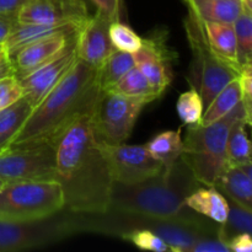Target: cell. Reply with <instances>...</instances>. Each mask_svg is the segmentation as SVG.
Returning a JSON list of instances; mask_svg holds the SVG:
<instances>
[{
    "mask_svg": "<svg viewBox=\"0 0 252 252\" xmlns=\"http://www.w3.org/2000/svg\"><path fill=\"white\" fill-rule=\"evenodd\" d=\"M94 103L52 143L56 152V180L63 189L64 209L70 213L103 214L110 209L113 180L96 147L91 127Z\"/></svg>",
    "mask_w": 252,
    "mask_h": 252,
    "instance_id": "6da1fadb",
    "label": "cell"
},
{
    "mask_svg": "<svg viewBox=\"0 0 252 252\" xmlns=\"http://www.w3.org/2000/svg\"><path fill=\"white\" fill-rule=\"evenodd\" d=\"M97 69L78 58L62 80L32 110L7 149L53 143L57 135L95 102Z\"/></svg>",
    "mask_w": 252,
    "mask_h": 252,
    "instance_id": "7a4b0ae2",
    "label": "cell"
},
{
    "mask_svg": "<svg viewBox=\"0 0 252 252\" xmlns=\"http://www.w3.org/2000/svg\"><path fill=\"white\" fill-rule=\"evenodd\" d=\"M199 182L181 159L169 170L134 185L113 182L110 209L152 218H172L186 208L185 198Z\"/></svg>",
    "mask_w": 252,
    "mask_h": 252,
    "instance_id": "3957f363",
    "label": "cell"
},
{
    "mask_svg": "<svg viewBox=\"0 0 252 252\" xmlns=\"http://www.w3.org/2000/svg\"><path fill=\"white\" fill-rule=\"evenodd\" d=\"M245 120L251 126L243 102H239L223 118L209 126H187L182 139L180 159L191 170L194 179L208 187H216L225 166V147L230 128L239 120Z\"/></svg>",
    "mask_w": 252,
    "mask_h": 252,
    "instance_id": "277c9868",
    "label": "cell"
},
{
    "mask_svg": "<svg viewBox=\"0 0 252 252\" xmlns=\"http://www.w3.org/2000/svg\"><path fill=\"white\" fill-rule=\"evenodd\" d=\"M65 208L58 181L6 182L0 189V220L34 221Z\"/></svg>",
    "mask_w": 252,
    "mask_h": 252,
    "instance_id": "5b68a950",
    "label": "cell"
},
{
    "mask_svg": "<svg viewBox=\"0 0 252 252\" xmlns=\"http://www.w3.org/2000/svg\"><path fill=\"white\" fill-rule=\"evenodd\" d=\"M185 30L193 56L192 76L194 88L198 90L206 110L219 91L239 78L241 69L221 59L212 49L207 41L203 22L189 9V16L185 20Z\"/></svg>",
    "mask_w": 252,
    "mask_h": 252,
    "instance_id": "8992f818",
    "label": "cell"
},
{
    "mask_svg": "<svg viewBox=\"0 0 252 252\" xmlns=\"http://www.w3.org/2000/svg\"><path fill=\"white\" fill-rule=\"evenodd\" d=\"M150 103L145 97L121 95L100 90L91 112L95 138L111 144H121L129 138L139 113Z\"/></svg>",
    "mask_w": 252,
    "mask_h": 252,
    "instance_id": "52a82bcc",
    "label": "cell"
},
{
    "mask_svg": "<svg viewBox=\"0 0 252 252\" xmlns=\"http://www.w3.org/2000/svg\"><path fill=\"white\" fill-rule=\"evenodd\" d=\"M59 213L34 221L0 220V252L46 246L79 233L75 218Z\"/></svg>",
    "mask_w": 252,
    "mask_h": 252,
    "instance_id": "ba28073f",
    "label": "cell"
},
{
    "mask_svg": "<svg viewBox=\"0 0 252 252\" xmlns=\"http://www.w3.org/2000/svg\"><path fill=\"white\" fill-rule=\"evenodd\" d=\"M96 147L107 164L113 182L134 185L159 175L164 170L144 145L111 144L96 139Z\"/></svg>",
    "mask_w": 252,
    "mask_h": 252,
    "instance_id": "9c48e42d",
    "label": "cell"
},
{
    "mask_svg": "<svg viewBox=\"0 0 252 252\" xmlns=\"http://www.w3.org/2000/svg\"><path fill=\"white\" fill-rule=\"evenodd\" d=\"M0 179L14 181H57L54 145L6 149L0 153Z\"/></svg>",
    "mask_w": 252,
    "mask_h": 252,
    "instance_id": "30bf717a",
    "label": "cell"
},
{
    "mask_svg": "<svg viewBox=\"0 0 252 252\" xmlns=\"http://www.w3.org/2000/svg\"><path fill=\"white\" fill-rule=\"evenodd\" d=\"M78 34L71 37L65 47L54 54L52 58L44 62L29 75L19 79L24 97L33 108L62 80V78L68 73L69 69L78 59V52H76Z\"/></svg>",
    "mask_w": 252,
    "mask_h": 252,
    "instance_id": "8fae6325",
    "label": "cell"
},
{
    "mask_svg": "<svg viewBox=\"0 0 252 252\" xmlns=\"http://www.w3.org/2000/svg\"><path fill=\"white\" fill-rule=\"evenodd\" d=\"M89 15L85 0H27L17 12V24L84 26Z\"/></svg>",
    "mask_w": 252,
    "mask_h": 252,
    "instance_id": "7c38bea8",
    "label": "cell"
},
{
    "mask_svg": "<svg viewBox=\"0 0 252 252\" xmlns=\"http://www.w3.org/2000/svg\"><path fill=\"white\" fill-rule=\"evenodd\" d=\"M135 66L159 94H164L172 81L171 62L174 54L167 47L164 34L143 38L140 48L133 54Z\"/></svg>",
    "mask_w": 252,
    "mask_h": 252,
    "instance_id": "4fadbf2b",
    "label": "cell"
},
{
    "mask_svg": "<svg viewBox=\"0 0 252 252\" xmlns=\"http://www.w3.org/2000/svg\"><path fill=\"white\" fill-rule=\"evenodd\" d=\"M110 24V20L96 11L95 15L89 17L78 34V58L83 59L96 69H100L103 62L116 49L108 34Z\"/></svg>",
    "mask_w": 252,
    "mask_h": 252,
    "instance_id": "5bb4252c",
    "label": "cell"
},
{
    "mask_svg": "<svg viewBox=\"0 0 252 252\" xmlns=\"http://www.w3.org/2000/svg\"><path fill=\"white\" fill-rule=\"evenodd\" d=\"M73 36L75 34H71V36L57 34V36H52L27 44L26 47L17 51L10 58L12 65H14L15 76L17 79H22L29 75L34 69L38 68L44 62H47L54 54L58 53L61 49H63Z\"/></svg>",
    "mask_w": 252,
    "mask_h": 252,
    "instance_id": "9a60e30c",
    "label": "cell"
},
{
    "mask_svg": "<svg viewBox=\"0 0 252 252\" xmlns=\"http://www.w3.org/2000/svg\"><path fill=\"white\" fill-rule=\"evenodd\" d=\"M83 26L75 24L63 25H33V24H15L9 36L4 41V47L9 58H11L17 51L26 47L27 44L57 34H78Z\"/></svg>",
    "mask_w": 252,
    "mask_h": 252,
    "instance_id": "2e32d148",
    "label": "cell"
},
{
    "mask_svg": "<svg viewBox=\"0 0 252 252\" xmlns=\"http://www.w3.org/2000/svg\"><path fill=\"white\" fill-rule=\"evenodd\" d=\"M185 204L191 211L218 224H223L228 217V199L216 187H198L185 198Z\"/></svg>",
    "mask_w": 252,
    "mask_h": 252,
    "instance_id": "e0dca14e",
    "label": "cell"
},
{
    "mask_svg": "<svg viewBox=\"0 0 252 252\" xmlns=\"http://www.w3.org/2000/svg\"><path fill=\"white\" fill-rule=\"evenodd\" d=\"M207 41L214 52L238 69H243L238 63L236 57V37L233 24L226 22L203 21Z\"/></svg>",
    "mask_w": 252,
    "mask_h": 252,
    "instance_id": "ac0fdd59",
    "label": "cell"
},
{
    "mask_svg": "<svg viewBox=\"0 0 252 252\" xmlns=\"http://www.w3.org/2000/svg\"><path fill=\"white\" fill-rule=\"evenodd\" d=\"M230 201L252 211V177L241 167H226L216 185Z\"/></svg>",
    "mask_w": 252,
    "mask_h": 252,
    "instance_id": "d6986e66",
    "label": "cell"
},
{
    "mask_svg": "<svg viewBox=\"0 0 252 252\" xmlns=\"http://www.w3.org/2000/svg\"><path fill=\"white\" fill-rule=\"evenodd\" d=\"M32 110L33 107L24 96L12 105L0 110V153L7 149Z\"/></svg>",
    "mask_w": 252,
    "mask_h": 252,
    "instance_id": "ffe728a7",
    "label": "cell"
},
{
    "mask_svg": "<svg viewBox=\"0 0 252 252\" xmlns=\"http://www.w3.org/2000/svg\"><path fill=\"white\" fill-rule=\"evenodd\" d=\"M181 128L177 130H165L155 135L149 143L145 144L148 152L154 159L160 161L164 170H169L182 154Z\"/></svg>",
    "mask_w": 252,
    "mask_h": 252,
    "instance_id": "44dd1931",
    "label": "cell"
},
{
    "mask_svg": "<svg viewBox=\"0 0 252 252\" xmlns=\"http://www.w3.org/2000/svg\"><path fill=\"white\" fill-rule=\"evenodd\" d=\"M203 21L234 24L241 12L248 7L243 0H207L189 6Z\"/></svg>",
    "mask_w": 252,
    "mask_h": 252,
    "instance_id": "7402d4cb",
    "label": "cell"
},
{
    "mask_svg": "<svg viewBox=\"0 0 252 252\" xmlns=\"http://www.w3.org/2000/svg\"><path fill=\"white\" fill-rule=\"evenodd\" d=\"M246 121L239 120L230 128L225 147V166L238 167L251 162V143L246 134Z\"/></svg>",
    "mask_w": 252,
    "mask_h": 252,
    "instance_id": "603a6c76",
    "label": "cell"
},
{
    "mask_svg": "<svg viewBox=\"0 0 252 252\" xmlns=\"http://www.w3.org/2000/svg\"><path fill=\"white\" fill-rule=\"evenodd\" d=\"M241 101V88L239 78L231 80L223 90L219 91L208 107L203 111L199 125L209 126L223 118Z\"/></svg>",
    "mask_w": 252,
    "mask_h": 252,
    "instance_id": "cb8c5ba5",
    "label": "cell"
},
{
    "mask_svg": "<svg viewBox=\"0 0 252 252\" xmlns=\"http://www.w3.org/2000/svg\"><path fill=\"white\" fill-rule=\"evenodd\" d=\"M135 66L134 57L128 52L115 49L97 69V81L100 90H106L117 83L128 70Z\"/></svg>",
    "mask_w": 252,
    "mask_h": 252,
    "instance_id": "d4e9b609",
    "label": "cell"
},
{
    "mask_svg": "<svg viewBox=\"0 0 252 252\" xmlns=\"http://www.w3.org/2000/svg\"><path fill=\"white\" fill-rule=\"evenodd\" d=\"M106 90L113 91V93L121 94V95L133 96V97H145L150 102L161 96V94L158 93L150 85L148 79L143 75V73L137 66H133L117 83L113 84L111 88L106 89Z\"/></svg>",
    "mask_w": 252,
    "mask_h": 252,
    "instance_id": "484cf974",
    "label": "cell"
},
{
    "mask_svg": "<svg viewBox=\"0 0 252 252\" xmlns=\"http://www.w3.org/2000/svg\"><path fill=\"white\" fill-rule=\"evenodd\" d=\"M228 202V217L219 228V239L224 244L239 234H251L252 231V211L233 201Z\"/></svg>",
    "mask_w": 252,
    "mask_h": 252,
    "instance_id": "4316f807",
    "label": "cell"
},
{
    "mask_svg": "<svg viewBox=\"0 0 252 252\" xmlns=\"http://www.w3.org/2000/svg\"><path fill=\"white\" fill-rule=\"evenodd\" d=\"M236 37V57L239 65L251 64L252 59V16L251 10L245 9L234 21Z\"/></svg>",
    "mask_w": 252,
    "mask_h": 252,
    "instance_id": "83f0119b",
    "label": "cell"
},
{
    "mask_svg": "<svg viewBox=\"0 0 252 252\" xmlns=\"http://www.w3.org/2000/svg\"><path fill=\"white\" fill-rule=\"evenodd\" d=\"M179 117L185 126H196L201 123L203 115V102L198 90L192 86L180 95L176 103Z\"/></svg>",
    "mask_w": 252,
    "mask_h": 252,
    "instance_id": "f1b7e54d",
    "label": "cell"
},
{
    "mask_svg": "<svg viewBox=\"0 0 252 252\" xmlns=\"http://www.w3.org/2000/svg\"><path fill=\"white\" fill-rule=\"evenodd\" d=\"M108 34L112 46L118 51L134 54L142 46V37L121 21L111 22L108 27Z\"/></svg>",
    "mask_w": 252,
    "mask_h": 252,
    "instance_id": "f546056e",
    "label": "cell"
},
{
    "mask_svg": "<svg viewBox=\"0 0 252 252\" xmlns=\"http://www.w3.org/2000/svg\"><path fill=\"white\" fill-rule=\"evenodd\" d=\"M122 236L127 241L132 243L137 248L142 250L155 251V252H166L170 251V248L167 244L162 240L160 236L153 233L150 229L145 228H135L132 230L125 233Z\"/></svg>",
    "mask_w": 252,
    "mask_h": 252,
    "instance_id": "4dcf8cb0",
    "label": "cell"
},
{
    "mask_svg": "<svg viewBox=\"0 0 252 252\" xmlns=\"http://www.w3.org/2000/svg\"><path fill=\"white\" fill-rule=\"evenodd\" d=\"M24 96L21 84L15 74L0 79V110L16 102Z\"/></svg>",
    "mask_w": 252,
    "mask_h": 252,
    "instance_id": "1f68e13d",
    "label": "cell"
},
{
    "mask_svg": "<svg viewBox=\"0 0 252 252\" xmlns=\"http://www.w3.org/2000/svg\"><path fill=\"white\" fill-rule=\"evenodd\" d=\"M252 64L243 66L240 74H239V83L241 88V102L245 107L248 117L252 120Z\"/></svg>",
    "mask_w": 252,
    "mask_h": 252,
    "instance_id": "d6a6232c",
    "label": "cell"
},
{
    "mask_svg": "<svg viewBox=\"0 0 252 252\" xmlns=\"http://www.w3.org/2000/svg\"><path fill=\"white\" fill-rule=\"evenodd\" d=\"M96 6V11L113 21H121L123 0H91Z\"/></svg>",
    "mask_w": 252,
    "mask_h": 252,
    "instance_id": "836d02e7",
    "label": "cell"
},
{
    "mask_svg": "<svg viewBox=\"0 0 252 252\" xmlns=\"http://www.w3.org/2000/svg\"><path fill=\"white\" fill-rule=\"evenodd\" d=\"M189 252H230L219 238H206L194 244Z\"/></svg>",
    "mask_w": 252,
    "mask_h": 252,
    "instance_id": "e575fe53",
    "label": "cell"
},
{
    "mask_svg": "<svg viewBox=\"0 0 252 252\" xmlns=\"http://www.w3.org/2000/svg\"><path fill=\"white\" fill-rule=\"evenodd\" d=\"M226 248L233 252H251L252 251V239L251 234H239L230 240L226 241Z\"/></svg>",
    "mask_w": 252,
    "mask_h": 252,
    "instance_id": "d590c367",
    "label": "cell"
},
{
    "mask_svg": "<svg viewBox=\"0 0 252 252\" xmlns=\"http://www.w3.org/2000/svg\"><path fill=\"white\" fill-rule=\"evenodd\" d=\"M27 0H0V16L16 17Z\"/></svg>",
    "mask_w": 252,
    "mask_h": 252,
    "instance_id": "8d00e7d4",
    "label": "cell"
},
{
    "mask_svg": "<svg viewBox=\"0 0 252 252\" xmlns=\"http://www.w3.org/2000/svg\"><path fill=\"white\" fill-rule=\"evenodd\" d=\"M15 24H16V17L0 16V43H4Z\"/></svg>",
    "mask_w": 252,
    "mask_h": 252,
    "instance_id": "74e56055",
    "label": "cell"
},
{
    "mask_svg": "<svg viewBox=\"0 0 252 252\" xmlns=\"http://www.w3.org/2000/svg\"><path fill=\"white\" fill-rule=\"evenodd\" d=\"M11 74H14V65H12L9 57L6 56L0 61V79L11 75Z\"/></svg>",
    "mask_w": 252,
    "mask_h": 252,
    "instance_id": "f35d334b",
    "label": "cell"
},
{
    "mask_svg": "<svg viewBox=\"0 0 252 252\" xmlns=\"http://www.w3.org/2000/svg\"><path fill=\"white\" fill-rule=\"evenodd\" d=\"M185 2L187 4V6H191V5H196V4H199V2H203V1H207V0H184Z\"/></svg>",
    "mask_w": 252,
    "mask_h": 252,
    "instance_id": "ab89813d",
    "label": "cell"
},
{
    "mask_svg": "<svg viewBox=\"0 0 252 252\" xmlns=\"http://www.w3.org/2000/svg\"><path fill=\"white\" fill-rule=\"evenodd\" d=\"M7 56V53H6V49H5V47L2 46L1 48H0V61H1L2 58H4V57H6Z\"/></svg>",
    "mask_w": 252,
    "mask_h": 252,
    "instance_id": "60d3db41",
    "label": "cell"
},
{
    "mask_svg": "<svg viewBox=\"0 0 252 252\" xmlns=\"http://www.w3.org/2000/svg\"><path fill=\"white\" fill-rule=\"evenodd\" d=\"M243 2L245 4V6L248 7L249 10H251L252 11V0H243Z\"/></svg>",
    "mask_w": 252,
    "mask_h": 252,
    "instance_id": "b9f144b4",
    "label": "cell"
},
{
    "mask_svg": "<svg viewBox=\"0 0 252 252\" xmlns=\"http://www.w3.org/2000/svg\"><path fill=\"white\" fill-rule=\"evenodd\" d=\"M5 184H6V182H5V181H2V180L0 179V189H1L2 187H4V185H5Z\"/></svg>",
    "mask_w": 252,
    "mask_h": 252,
    "instance_id": "7bdbcfd3",
    "label": "cell"
},
{
    "mask_svg": "<svg viewBox=\"0 0 252 252\" xmlns=\"http://www.w3.org/2000/svg\"><path fill=\"white\" fill-rule=\"evenodd\" d=\"M2 46H4V44H2V43H0V48H1V47H2Z\"/></svg>",
    "mask_w": 252,
    "mask_h": 252,
    "instance_id": "ee69618b",
    "label": "cell"
}]
</instances>
